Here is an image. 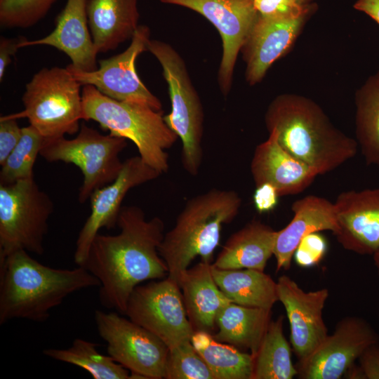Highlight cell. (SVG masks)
<instances>
[{
	"label": "cell",
	"mask_w": 379,
	"mask_h": 379,
	"mask_svg": "<svg viewBox=\"0 0 379 379\" xmlns=\"http://www.w3.org/2000/svg\"><path fill=\"white\" fill-rule=\"evenodd\" d=\"M279 197L275 187L270 184L255 187L253 196L255 209L259 213L272 211L277 206Z\"/></svg>",
	"instance_id": "8d00e7d4"
},
{
	"label": "cell",
	"mask_w": 379,
	"mask_h": 379,
	"mask_svg": "<svg viewBox=\"0 0 379 379\" xmlns=\"http://www.w3.org/2000/svg\"><path fill=\"white\" fill-rule=\"evenodd\" d=\"M277 284L278 300L284 305L289 322L292 349L298 360L303 359L328 335L322 316L328 290L305 291L286 275L281 276Z\"/></svg>",
	"instance_id": "2e32d148"
},
{
	"label": "cell",
	"mask_w": 379,
	"mask_h": 379,
	"mask_svg": "<svg viewBox=\"0 0 379 379\" xmlns=\"http://www.w3.org/2000/svg\"><path fill=\"white\" fill-rule=\"evenodd\" d=\"M334 205L338 243L355 253L373 255L379 249V187L343 192Z\"/></svg>",
	"instance_id": "e0dca14e"
},
{
	"label": "cell",
	"mask_w": 379,
	"mask_h": 379,
	"mask_svg": "<svg viewBox=\"0 0 379 379\" xmlns=\"http://www.w3.org/2000/svg\"><path fill=\"white\" fill-rule=\"evenodd\" d=\"M187 317L194 331L211 332L220 311L231 302L218 286L212 262L201 261L181 272L178 279Z\"/></svg>",
	"instance_id": "7402d4cb"
},
{
	"label": "cell",
	"mask_w": 379,
	"mask_h": 379,
	"mask_svg": "<svg viewBox=\"0 0 379 379\" xmlns=\"http://www.w3.org/2000/svg\"><path fill=\"white\" fill-rule=\"evenodd\" d=\"M268 133L267 140L256 146L251 161L255 187L270 184L275 187L279 197L303 192L319 174L280 145L276 131Z\"/></svg>",
	"instance_id": "d6986e66"
},
{
	"label": "cell",
	"mask_w": 379,
	"mask_h": 379,
	"mask_svg": "<svg viewBox=\"0 0 379 379\" xmlns=\"http://www.w3.org/2000/svg\"><path fill=\"white\" fill-rule=\"evenodd\" d=\"M23 37L0 38V81H2L6 67L11 62V58L20 48L19 44Z\"/></svg>",
	"instance_id": "f35d334b"
},
{
	"label": "cell",
	"mask_w": 379,
	"mask_h": 379,
	"mask_svg": "<svg viewBox=\"0 0 379 379\" xmlns=\"http://www.w3.org/2000/svg\"><path fill=\"white\" fill-rule=\"evenodd\" d=\"M241 201L237 192L216 188L187 201L159 248L168 278L178 284L181 272L197 256L211 262L222 227L236 218Z\"/></svg>",
	"instance_id": "277c9868"
},
{
	"label": "cell",
	"mask_w": 379,
	"mask_h": 379,
	"mask_svg": "<svg viewBox=\"0 0 379 379\" xmlns=\"http://www.w3.org/2000/svg\"><path fill=\"white\" fill-rule=\"evenodd\" d=\"M268 131L277 133L280 145L319 175L335 170L358 149L356 140L336 128L312 99L283 93L269 104L265 114Z\"/></svg>",
	"instance_id": "7a4b0ae2"
},
{
	"label": "cell",
	"mask_w": 379,
	"mask_h": 379,
	"mask_svg": "<svg viewBox=\"0 0 379 379\" xmlns=\"http://www.w3.org/2000/svg\"><path fill=\"white\" fill-rule=\"evenodd\" d=\"M277 232L260 220L250 221L227 239L212 265L222 270L264 271L274 255Z\"/></svg>",
	"instance_id": "cb8c5ba5"
},
{
	"label": "cell",
	"mask_w": 379,
	"mask_h": 379,
	"mask_svg": "<svg viewBox=\"0 0 379 379\" xmlns=\"http://www.w3.org/2000/svg\"><path fill=\"white\" fill-rule=\"evenodd\" d=\"M356 138L368 165L379 166V69L355 95Z\"/></svg>",
	"instance_id": "f1b7e54d"
},
{
	"label": "cell",
	"mask_w": 379,
	"mask_h": 379,
	"mask_svg": "<svg viewBox=\"0 0 379 379\" xmlns=\"http://www.w3.org/2000/svg\"><path fill=\"white\" fill-rule=\"evenodd\" d=\"M138 0H87L89 29L98 53L131 39L138 27Z\"/></svg>",
	"instance_id": "603a6c76"
},
{
	"label": "cell",
	"mask_w": 379,
	"mask_h": 379,
	"mask_svg": "<svg viewBox=\"0 0 379 379\" xmlns=\"http://www.w3.org/2000/svg\"><path fill=\"white\" fill-rule=\"evenodd\" d=\"M81 99L82 120L95 121L110 135L132 141L145 163L161 174L168 171L166 150L178 137L166 124L163 110L112 99L88 84L81 88Z\"/></svg>",
	"instance_id": "5b68a950"
},
{
	"label": "cell",
	"mask_w": 379,
	"mask_h": 379,
	"mask_svg": "<svg viewBox=\"0 0 379 379\" xmlns=\"http://www.w3.org/2000/svg\"><path fill=\"white\" fill-rule=\"evenodd\" d=\"M358 359L365 379H379V343L368 347Z\"/></svg>",
	"instance_id": "74e56055"
},
{
	"label": "cell",
	"mask_w": 379,
	"mask_h": 379,
	"mask_svg": "<svg viewBox=\"0 0 379 379\" xmlns=\"http://www.w3.org/2000/svg\"><path fill=\"white\" fill-rule=\"evenodd\" d=\"M191 9L203 15L218 29L222 39V54L218 82L224 95L232 87L239 53L256 22L259 14L253 0H160Z\"/></svg>",
	"instance_id": "4fadbf2b"
},
{
	"label": "cell",
	"mask_w": 379,
	"mask_h": 379,
	"mask_svg": "<svg viewBox=\"0 0 379 379\" xmlns=\"http://www.w3.org/2000/svg\"><path fill=\"white\" fill-rule=\"evenodd\" d=\"M378 319H379V314H378Z\"/></svg>",
	"instance_id": "b9f144b4"
},
{
	"label": "cell",
	"mask_w": 379,
	"mask_h": 379,
	"mask_svg": "<svg viewBox=\"0 0 379 379\" xmlns=\"http://www.w3.org/2000/svg\"><path fill=\"white\" fill-rule=\"evenodd\" d=\"M166 379H215L190 340L168 351L165 368Z\"/></svg>",
	"instance_id": "1f68e13d"
},
{
	"label": "cell",
	"mask_w": 379,
	"mask_h": 379,
	"mask_svg": "<svg viewBox=\"0 0 379 379\" xmlns=\"http://www.w3.org/2000/svg\"><path fill=\"white\" fill-rule=\"evenodd\" d=\"M86 3L87 0H67L48 35L31 41L23 37L19 48L50 46L67 54L74 68L86 72L97 69L98 53L88 29Z\"/></svg>",
	"instance_id": "ffe728a7"
},
{
	"label": "cell",
	"mask_w": 379,
	"mask_h": 379,
	"mask_svg": "<svg viewBox=\"0 0 379 379\" xmlns=\"http://www.w3.org/2000/svg\"><path fill=\"white\" fill-rule=\"evenodd\" d=\"M22 135V128L16 119L8 115L0 118V164L2 165L18 143Z\"/></svg>",
	"instance_id": "d590c367"
},
{
	"label": "cell",
	"mask_w": 379,
	"mask_h": 379,
	"mask_svg": "<svg viewBox=\"0 0 379 379\" xmlns=\"http://www.w3.org/2000/svg\"><path fill=\"white\" fill-rule=\"evenodd\" d=\"M117 226V234H97L82 266L100 283V304L124 314L135 288L145 281L163 279L168 267L159 251L164 237L160 218L147 220L140 207L124 206Z\"/></svg>",
	"instance_id": "6da1fadb"
},
{
	"label": "cell",
	"mask_w": 379,
	"mask_h": 379,
	"mask_svg": "<svg viewBox=\"0 0 379 379\" xmlns=\"http://www.w3.org/2000/svg\"><path fill=\"white\" fill-rule=\"evenodd\" d=\"M147 51L160 63L168 86L171 110L164 119L181 140L184 169L190 175H196L203 159L204 114L200 98L184 60L174 48L166 42L150 39Z\"/></svg>",
	"instance_id": "52a82bcc"
},
{
	"label": "cell",
	"mask_w": 379,
	"mask_h": 379,
	"mask_svg": "<svg viewBox=\"0 0 379 379\" xmlns=\"http://www.w3.org/2000/svg\"><path fill=\"white\" fill-rule=\"evenodd\" d=\"M82 85L67 68H42L26 84L24 109L8 115L27 118L46 139L73 135L82 120Z\"/></svg>",
	"instance_id": "8992f818"
},
{
	"label": "cell",
	"mask_w": 379,
	"mask_h": 379,
	"mask_svg": "<svg viewBox=\"0 0 379 379\" xmlns=\"http://www.w3.org/2000/svg\"><path fill=\"white\" fill-rule=\"evenodd\" d=\"M44 137L32 125L22 128L21 138L1 166L0 185L34 178L33 167Z\"/></svg>",
	"instance_id": "4dcf8cb0"
},
{
	"label": "cell",
	"mask_w": 379,
	"mask_h": 379,
	"mask_svg": "<svg viewBox=\"0 0 379 379\" xmlns=\"http://www.w3.org/2000/svg\"><path fill=\"white\" fill-rule=\"evenodd\" d=\"M284 316L272 320L253 356L251 379H292L298 375L290 344L283 331Z\"/></svg>",
	"instance_id": "4316f807"
},
{
	"label": "cell",
	"mask_w": 379,
	"mask_h": 379,
	"mask_svg": "<svg viewBox=\"0 0 379 379\" xmlns=\"http://www.w3.org/2000/svg\"><path fill=\"white\" fill-rule=\"evenodd\" d=\"M100 285L83 266L53 268L15 251L0 259V324L14 319L45 321L69 295Z\"/></svg>",
	"instance_id": "3957f363"
},
{
	"label": "cell",
	"mask_w": 379,
	"mask_h": 379,
	"mask_svg": "<svg viewBox=\"0 0 379 379\" xmlns=\"http://www.w3.org/2000/svg\"><path fill=\"white\" fill-rule=\"evenodd\" d=\"M95 321L108 355L130 371L131 378H165L169 350L159 338L115 312L96 310Z\"/></svg>",
	"instance_id": "30bf717a"
},
{
	"label": "cell",
	"mask_w": 379,
	"mask_h": 379,
	"mask_svg": "<svg viewBox=\"0 0 379 379\" xmlns=\"http://www.w3.org/2000/svg\"><path fill=\"white\" fill-rule=\"evenodd\" d=\"M124 138L103 135L82 123L76 138L44 139L40 155L48 162L77 166L84 175L79 201L84 203L97 190L112 182L124 164L119 154L126 147Z\"/></svg>",
	"instance_id": "9c48e42d"
},
{
	"label": "cell",
	"mask_w": 379,
	"mask_h": 379,
	"mask_svg": "<svg viewBox=\"0 0 379 379\" xmlns=\"http://www.w3.org/2000/svg\"><path fill=\"white\" fill-rule=\"evenodd\" d=\"M53 210L34 178L0 185V259L20 249L42 255Z\"/></svg>",
	"instance_id": "ba28073f"
},
{
	"label": "cell",
	"mask_w": 379,
	"mask_h": 379,
	"mask_svg": "<svg viewBox=\"0 0 379 379\" xmlns=\"http://www.w3.org/2000/svg\"><path fill=\"white\" fill-rule=\"evenodd\" d=\"M149 40V27L139 25L128 47L119 54L99 60L97 69L82 71L72 64L66 67L82 86L92 85L112 99L138 102L161 111V102L142 83L135 69V60L147 51Z\"/></svg>",
	"instance_id": "7c38bea8"
},
{
	"label": "cell",
	"mask_w": 379,
	"mask_h": 379,
	"mask_svg": "<svg viewBox=\"0 0 379 379\" xmlns=\"http://www.w3.org/2000/svg\"><path fill=\"white\" fill-rule=\"evenodd\" d=\"M212 273L218 286L231 302L272 310L279 301L277 281L264 271L222 270L212 265Z\"/></svg>",
	"instance_id": "484cf974"
},
{
	"label": "cell",
	"mask_w": 379,
	"mask_h": 379,
	"mask_svg": "<svg viewBox=\"0 0 379 379\" xmlns=\"http://www.w3.org/2000/svg\"><path fill=\"white\" fill-rule=\"evenodd\" d=\"M373 255L374 265L377 269L378 274H379V249Z\"/></svg>",
	"instance_id": "60d3db41"
},
{
	"label": "cell",
	"mask_w": 379,
	"mask_h": 379,
	"mask_svg": "<svg viewBox=\"0 0 379 379\" xmlns=\"http://www.w3.org/2000/svg\"><path fill=\"white\" fill-rule=\"evenodd\" d=\"M354 8L366 13L379 25V0H357Z\"/></svg>",
	"instance_id": "ab89813d"
},
{
	"label": "cell",
	"mask_w": 379,
	"mask_h": 379,
	"mask_svg": "<svg viewBox=\"0 0 379 379\" xmlns=\"http://www.w3.org/2000/svg\"><path fill=\"white\" fill-rule=\"evenodd\" d=\"M260 16L266 18H296L310 15L314 0H253Z\"/></svg>",
	"instance_id": "836d02e7"
},
{
	"label": "cell",
	"mask_w": 379,
	"mask_h": 379,
	"mask_svg": "<svg viewBox=\"0 0 379 379\" xmlns=\"http://www.w3.org/2000/svg\"><path fill=\"white\" fill-rule=\"evenodd\" d=\"M379 335L364 319L350 316L340 319L308 357L295 365L301 379H339Z\"/></svg>",
	"instance_id": "5bb4252c"
},
{
	"label": "cell",
	"mask_w": 379,
	"mask_h": 379,
	"mask_svg": "<svg viewBox=\"0 0 379 379\" xmlns=\"http://www.w3.org/2000/svg\"><path fill=\"white\" fill-rule=\"evenodd\" d=\"M309 16L281 18L259 15L241 50L249 85L260 82L273 63L290 49Z\"/></svg>",
	"instance_id": "ac0fdd59"
},
{
	"label": "cell",
	"mask_w": 379,
	"mask_h": 379,
	"mask_svg": "<svg viewBox=\"0 0 379 379\" xmlns=\"http://www.w3.org/2000/svg\"><path fill=\"white\" fill-rule=\"evenodd\" d=\"M191 343L212 371L215 379H251L253 356L217 340L211 333L194 331Z\"/></svg>",
	"instance_id": "83f0119b"
},
{
	"label": "cell",
	"mask_w": 379,
	"mask_h": 379,
	"mask_svg": "<svg viewBox=\"0 0 379 379\" xmlns=\"http://www.w3.org/2000/svg\"><path fill=\"white\" fill-rule=\"evenodd\" d=\"M293 217L291 222L277 232L274 255L277 271L288 270L299 243L305 236L320 231H331L338 225L334 203L326 198L307 195L295 200L291 205Z\"/></svg>",
	"instance_id": "44dd1931"
},
{
	"label": "cell",
	"mask_w": 379,
	"mask_h": 379,
	"mask_svg": "<svg viewBox=\"0 0 379 379\" xmlns=\"http://www.w3.org/2000/svg\"><path fill=\"white\" fill-rule=\"evenodd\" d=\"M157 171L145 163L140 157H130L111 183L95 190L91 196V213L81 229L76 241L74 260L82 266L87 259L91 246L99 230L117 225L121 204L128 192L137 186L157 178Z\"/></svg>",
	"instance_id": "9a60e30c"
},
{
	"label": "cell",
	"mask_w": 379,
	"mask_h": 379,
	"mask_svg": "<svg viewBox=\"0 0 379 379\" xmlns=\"http://www.w3.org/2000/svg\"><path fill=\"white\" fill-rule=\"evenodd\" d=\"M272 310L229 303L218 313L214 338L254 354L272 321Z\"/></svg>",
	"instance_id": "d4e9b609"
},
{
	"label": "cell",
	"mask_w": 379,
	"mask_h": 379,
	"mask_svg": "<svg viewBox=\"0 0 379 379\" xmlns=\"http://www.w3.org/2000/svg\"><path fill=\"white\" fill-rule=\"evenodd\" d=\"M326 249L325 238L318 232L311 233L300 241L294 252L293 258L299 266L310 267L321 261Z\"/></svg>",
	"instance_id": "e575fe53"
},
{
	"label": "cell",
	"mask_w": 379,
	"mask_h": 379,
	"mask_svg": "<svg viewBox=\"0 0 379 379\" xmlns=\"http://www.w3.org/2000/svg\"><path fill=\"white\" fill-rule=\"evenodd\" d=\"M98 344L75 338L66 349L48 348L43 354L54 360L80 367L94 379H128L130 371L115 361L109 355L97 350Z\"/></svg>",
	"instance_id": "f546056e"
},
{
	"label": "cell",
	"mask_w": 379,
	"mask_h": 379,
	"mask_svg": "<svg viewBox=\"0 0 379 379\" xmlns=\"http://www.w3.org/2000/svg\"><path fill=\"white\" fill-rule=\"evenodd\" d=\"M58 0H0V25L27 28L44 18Z\"/></svg>",
	"instance_id": "d6a6232c"
},
{
	"label": "cell",
	"mask_w": 379,
	"mask_h": 379,
	"mask_svg": "<svg viewBox=\"0 0 379 379\" xmlns=\"http://www.w3.org/2000/svg\"><path fill=\"white\" fill-rule=\"evenodd\" d=\"M124 314L159 338L168 350L190 340L194 332L178 284L166 276L133 291Z\"/></svg>",
	"instance_id": "8fae6325"
}]
</instances>
